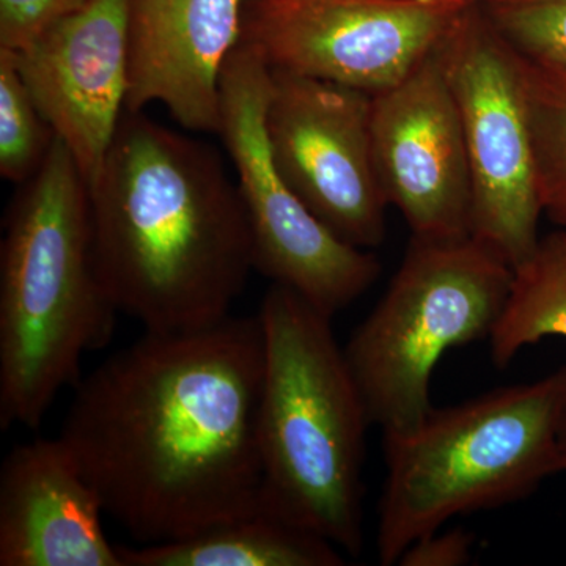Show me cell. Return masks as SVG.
<instances>
[{
    "label": "cell",
    "instance_id": "11",
    "mask_svg": "<svg viewBox=\"0 0 566 566\" xmlns=\"http://www.w3.org/2000/svg\"><path fill=\"white\" fill-rule=\"evenodd\" d=\"M370 129L382 193L401 212L412 238L471 237L463 126L436 50L403 81L371 96Z\"/></svg>",
    "mask_w": 566,
    "mask_h": 566
},
{
    "label": "cell",
    "instance_id": "17",
    "mask_svg": "<svg viewBox=\"0 0 566 566\" xmlns=\"http://www.w3.org/2000/svg\"><path fill=\"white\" fill-rule=\"evenodd\" d=\"M521 59L543 216L566 229V69Z\"/></svg>",
    "mask_w": 566,
    "mask_h": 566
},
{
    "label": "cell",
    "instance_id": "21",
    "mask_svg": "<svg viewBox=\"0 0 566 566\" xmlns=\"http://www.w3.org/2000/svg\"><path fill=\"white\" fill-rule=\"evenodd\" d=\"M474 535L464 528L433 532L412 543L398 558L400 566H461L472 560Z\"/></svg>",
    "mask_w": 566,
    "mask_h": 566
},
{
    "label": "cell",
    "instance_id": "10",
    "mask_svg": "<svg viewBox=\"0 0 566 566\" xmlns=\"http://www.w3.org/2000/svg\"><path fill=\"white\" fill-rule=\"evenodd\" d=\"M370 122L367 93L271 69L264 123L279 172L331 232L367 251L385 241L389 207Z\"/></svg>",
    "mask_w": 566,
    "mask_h": 566
},
{
    "label": "cell",
    "instance_id": "12",
    "mask_svg": "<svg viewBox=\"0 0 566 566\" xmlns=\"http://www.w3.org/2000/svg\"><path fill=\"white\" fill-rule=\"evenodd\" d=\"M13 55L33 103L91 186L126 112L128 0H91Z\"/></svg>",
    "mask_w": 566,
    "mask_h": 566
},
{
    "label": "cell",
    "instance_id": "20",
    "mask_svg": "<svg viewBox=\"0 0 566 566\" xmlns=\"http://www.w3.org/2000/svg\"><path fill=\"white\" fill-rule=\"evenodd\" d=\"M91 0H0V50L28 48L55 22Z\"/></svg>",
    "mask_w": 566,
    "mask_h": 566
},
{
    "label": "cell",
    "instance_id": "4",
    "mask_svg": "<svg viewBox=\"0 0 566 566\" xmlns=\"http://www.w3.org/2000/svg\"><path fill=\"white\" fill-rule=\"evenodd\" d=\"M256 316L264 340L262 512L357 557L364 549L365 438L371 423L334 318L279 283L264 294Z\"/></svg>",
    "mask_w": 566,
    "mask_h": 566
},
{
    "label": "cell",
    "instance_id": "7",
    "mask_svg": "<svg viewBox=\"0 0 566 566\" xmlns=\"http://www.w3.org/2000/svg\"><path fill=\"white\" fill-rule=\"evenodd\" d=\"M270 92L271 66L240 40L223 65L218 134L237 170L253 268L334 318L378 281L381 263L331 232L279 172L264 123Z\"/></svg>",
    "mask_w": 566,
    "mask_h": 566
},
{
    "label": "cell",
    "instance_id": "8",
    "mask_svg": "<svg viewBox=\"0 0 566 566\" xmlns=\"http://www.w3.org/2000/svg\"><path fill=\"white\" fill-rule=\"evenodd\" d=\"M436 54L463 126L471 237L516 270L538 244L543 216L523 59L480 6L457 18Z\"/></svg>",
    "mask_w": 566,
    "mask_h": 566
},
{
    "label": "cell",
    "instance_id": "22",
    "mask_svg": "<svg viewBox=\"0 0 566 566\" xmlns=\"http://www.w3.org/2000/svg\"><path fill=\"white\" fill-rule=\"evenodd\" d=\"M558 455H560L562 472H566V406L558 428Z\"/></svg>",
    "mask_w": 566,
    "mask_h": 566
},
{
    "label": "cell",
    "instance_id": "19",
    "mask_svg": "<svg viewBox=\"0 0 566 566\" xmlns=\"http://www.w3.org/2000/svg\"><path fill=\"white\" fill-rule=\"evenodd\" d=\"M480 7L527 61L566 69V0H486Z\"/></svg>",
    "mask_w": 566,
    "mask_h": 566
},
{
    "label": "cell",
    "instance_id": "13",
    "mask_svg": "<svg viewBox=\"0 0 566 566\" xmlns=\"http://www.w3.org/2000/svg\"><path fill=\"white\" fill-rule=\"evenodd\" d=\"M248 0H128L126 111L163 104L189 132L218 134L221 76Z\"/></svg>",
    "mask_w": 566,
    "mask_h": 566
},
{
    "label": "cell",
    "instance_id": "23",
    "mask_svg": "<svg viewBox=\"0 0 566 566\" xmlns=\"http://www.w3.org/2000/svg\"><path fill=\"white\" fill-rule=\"evenodd\" d=\"M416 2L438 3V6H455L461 7V9H469V7L482 6L486 0H416Z\"/></svg>",
    "mask_w": 566,
    "mask_h": 566
},
{
    "label": "cell",
    "instance_id": "9",
    "mask_svg": "<svg viewBox=\"0 0 566 566\" xmlns=\"http://www.w3.org/2000/svg\"><path fill=\"white\" fill-rule=\"evenodd\" d=\"M464 10L416 0H248L241 40L271 69L375 96L424 61Z\"/></svg>",
    "mask_w": 566,
    "mask_h": 566
},
{
    "label": "cell",
    "instance_id": "18",
    "mask_svg": "<svg viewBox=\"0 0 566 566\" xmlns=\"http://www.w3.org/2000/svg\"><path fill=\"white\" fill-rule=\"evenodd\" d=\"M54 129L22 81L13 52L0 50V175L22 185L46 161Z\"/></svg>",
    "mask_w": 566,
    "mask_h": 566
},
{
    "label": "cell",
    "instance_id": "1",
    "mask_svg": "<svg viewBox=\"0 0 566 566\" xmlns=\"http://www.w3.org/2000/svg\"><path fill=\"white\" fill-rule=\"evenodd\" d=\"M259 316L148 333L81 378L61 436L142 545L262 512Z\"/></svg>",
    "mask_w": 566,
    "mask_h": 566
},
{
    "label": "cell",
    "instance_id": "16",
    "mask_svg": "<svg viewBox=\"0 0 566 566\" xmlns=\"http://www.w3.org/2000/svg\"><path fill=\"white\" fill-rule=\"evenodd\" d=\"M566 338V229L539 238L515 270L504 314L490 337L491 359L505 368L527 346Z\"/></svg>",
    "mask_w": 566,
    "mask_h": 566
},
{
    "label": "cell",
    "instance_id": "3",
    "mask_svg": "<svg viewBox=\"0 0 566 566\" xmlns=\"http://www.w3.org/2000/svg\"><path fill=\"white\" fill-rule=\"evenodd\" d=\"M117 308L93 260L91 192L66 145L22 182L0 244V428H39L82 359L109 344Z\"/></svg>",
    "mask_w": 566,
    "mask_h": 566
},
{
    "label": "cell",
    "instance_id": "15",
    "mask_svg": "<svg viewBox=\"0 0 566 566\" xmlns=\"http://www.w3.org/2000/svg\"><path fill=\"white\" fill-rule=\"evenodd\" d=\"M123 566H344V551L266 512L175 542L118 546Z\"/></svg>",
    "mask_w": 566,
    "mask_h": 566
},
{
    "label": "cell",
    "instance_id": "14",
    "mask_svg": "<svg viewBox=\"0 0 566 566\" xmlns=\"http://www.w3.org/2000/svg\"><path fill=\"white\" fill-rule=\"evenodd\" d=\"M103 513L61 438L13 447L0 468V566H123Z\"/></svg>",
    "mask_w": 566,
    "mask_h": 566
},
{
    "label": "cell",
    "instance_id": "2",
    "mask_svg": "<svg viewBox=\"0 0 566 566\" xmlns=\"http://www.w3.org/2000/svg\"><path fill=\"white\" fill-rule=\"evenodd\" d=\"M88 192L96 274L118 314L148 333L232 315L255 271L252 233L214 147L126 111Z\"/></svg>",
    "mask_w": 566,
    "mask_h": 566
},
{
    "label": "cell",
    "instance_id": "5",
    "mask_svg": "<svg viewBox=\"0 0 566 566\" xmlns=\"http://www.w3.org/2000/svg\"><path fill=\"white\" fill-rule=\"evenodd\" d=\"M566 365L532 382L497 387L433 408L416 430L382 436L387 469L379 502V564L397 565L447 521L515 504L562 472L558 428Z\"/></svg>",
    "mask_w": 566,
    "mask_h": 566
},
{
    "label": "cell",
    "instance_id": "6",
    "mask_svg": "<svg viewBox=\"0 0 566 566\" xmlns=\"http://www.w3.org/2000/svg\"><path fill=\"white\" fill-rule=\"evenodd\" d=\"M513 279L512 264L474 237L412 238L385 296L344 346L368 419L382 436L409 433L433 411L439 360L491 337Z\"/></svg>",
    "mask_w": 566,
    "mask_h": 566
}]
</instances>
